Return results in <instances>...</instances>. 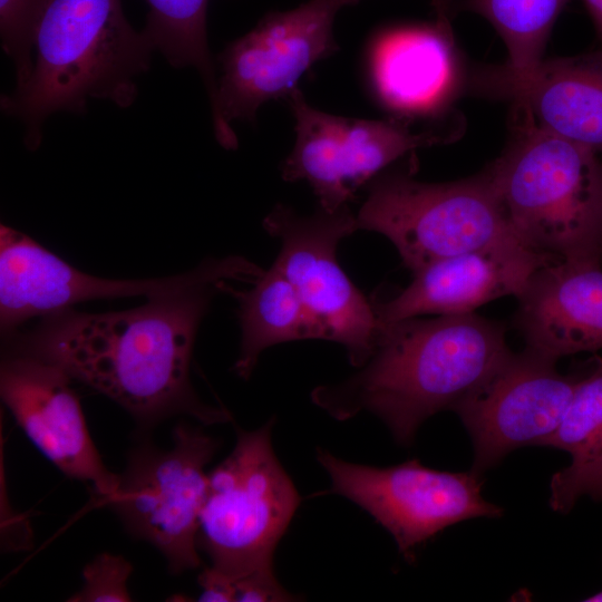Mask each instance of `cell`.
Wrapping results in <instances>:
<instances>
[{"label": "cell", "mask_w": 602, "mask_h": 602, "mask_svg": "<svg viewBox=\"0 0 602 602\" xmlns=\"http://www.w3.org/2000/svg\"><path fill=\"white\" fill-rule=\"evenodd\" d=\"M70 380L58 366L12 351L1 363L0 392L33 445L64 474L90 483L106 502L119 476L104 465Z\"/></svg>", "instance_id": "obj_14"}, {"label": "cell", "mask_w": 602, "mask_h": 602, "mask_svg": "<svg viewBox=\"0 0 602 602\" xmlns=\"http://www.w3.org/2000/svg\"><path fill=\"white\" fill-rule=\"evenodd\" d=\"M133 569L123 556L99 554L84 569V586L69 601L126 602L130 601L127 580Z\"/></svg>", "instance_id": "obj_24"}, {"label": "cell", "mask_w": 602, "mask_h": 602, "mask_svg": "<svg viewBox=\"0 0 602 602\" xmlns=\"http://www.w3.org/2000/svg\"><path fill=\"white\" fill-rule=\"evenodd\" d=\"M515 326L525 347L555 360L602 349V264L554 261L517 297Z\"/></svg>", "instance_id": "obj_17"}, {"label": "cell", "mask_w": 602, "mask_h": 602, "mask_svg": "<svg viewBox=\"0 0 602 602\" xmlns=\"http://www.w3.org/2000/svg\"><path fill=\"white\" fill-rule=\"evenodd\" d=\"M263 227L280 242L274 263L299 294L317 339L341 344L356 368L365 365L381 323L372 301L351 282L337 256L340 242L357 231L356 214L346 205L301 215L276 204Z\"/></svg>", "instance_id": "obj_8"}, {"label": "cell", "mask_w": 602, "mask_h": 602, "mask_svg": "<svg viewBox=\"0 0 602 602\" xmlns=\"http://www.w3.org/2000/svg\"><path fill=\"white\" fill-rule=\"evenodd\" d=\"M340 9L347 6L356 4L360 0H332ZM431 4L436 11V21L438 23L450 27V18L454 11L453 0H431Z\"/></svg>", "instance_id": "obj_28"}, {"label": "cell", "mask_w": 602, "mask_h": 602, "mask_svg": "<svg viewBox=\"0 0 602 602\" xmlns=\"http://www.w3.org/2000/svg\"><path fill=\"white\" fill-rule=\"evenodd\" d=\"M148 7L143 32L173 68H195L211 108L217 95L216 66L207 43L210 0H144Z\"/></svg>", "instance_id": "obj_21"}, {"label": "cell", "mask_w": 602, "mask_h": 602, "mask_svg": "<svg viewBox=\"0 0 602 602\" xmlns=\"http://www.w3.org/2000/svg\"><path fill=\"white\" fill-rule=\"evenodd\" d=\"M339 10L332 0H308L288 11L270 12L221 51L211 113L222 147L237 148L233 120L254 122L261 105L287 99L304 72L338 51L333 21Z\"/></svg>", "instance_id": "obj_7"}, {"label": "cell", "mask_w": 602, "mask_h": 602, "mask_svg": "<svg viewBox=\"0 0 602 602\" xmlns=\"http://www.w3.org/2000/svg\"><path fill=\"white\" fill-rule=\"evenodd\" d=\"M295 119V143L282 164L284 181H305L319 207L333 212L407 153L444 144L453 135L412 132L400 119H359L310 105L297 87L287 98Z\"/></svg>", "instance_id": "obj_11"}, {"label": "cell", "mask_w": 602, "mask_h": 602, "mask_svg": "<svg viewBox=\"0 0 602 602\" xmlns=\"http://www.w3.org/2000/svg\"><path fill=\"white\" fill-rule=\"evenodd\" d=\"M317 459L328 473V494L341 495L380 524L407 562L416 548L462 521L498 518L503 508L487 502L482 474L446 472L412 458L389 467L349 463L318 448Z\"/></svg>", "instance_id": "obj_10"}, {"label": "cell", "mask_w": 602, "mask_h": 602, "mask_svg": "<svg viewBox=\"0 0 602 602\" xmlns=\"http://www.w3.org/2000/svg\"><path fill=\"white\" fill-rule=\"evenodd\" d=\"M235 601L276 602L294 600L273 573H254L234 581Z\"/></svg>", "instance_id": "obj_26"}, {"label": "cell", "mask_w": 602, "mask_h": 602, "mask_svg": "<svg viewBox=\"0 0 602 602\" xmlns=\"http://www.w3.org/2000/svg\"><path fill=\"white\" fill-rule=\"evenodd\" d=\"M554 261L522 241L498 243L435 261L414 272L397 295L372 304L381 323L473 313L495 299L517 298L533 273Z\"/></svg>", "instance_id": "obj_15"}, {"label": "cell", "mask_w": 602, "mask_h": 602, "mask_svg": "<svg viewBox=\"0 0 602 602\" xmlns=\"http://www.w3.org/2000/svg\"><path fill=\"white\" fill-rule=\"evenodd\" d=\"M219 440L186 423L173 431V447H137L106 503L135 536L153 544L174 573L200 566L197 533L206 495V465Z\"/></svg>", "instance_id": "obj_9"}, {"label": "cell", "mask_w": 602, "mask_h": 602, "mask_svg": "<svg viewBox=\"0 0 602 602\" xmlns=\"http://www.w3.org/2000/svg\"><path fill=\"white\" fill-rule=\"evenodd\" d=\"M264 270L241 255L221 258L197 282L148 298L133 309L103 313L62 309L42 315L29 332L6 339L12 351L61 368L125 408L143 425L173 415L201 424L232 420L223 407L196 395L190 367L197 329L213 298L232 282H255Z\"/></svg>", "instance_id": "obj_1"}, {"label": "cell", "mask_w": 602, "mask_h": 602, "mask_svg": "<svg viewBox=\"0 0 602 602\" xmlns=\"http://www.w3.org/2000/svg\"><path fill=\"white\" fill-rule=\"evenodd\" d=\"M356 225L387 237L412 273L467 251L522 241L487 168L446 183L418 181L409 169L383 171L367 185Z\"/></svg>", "instance_id": "obj_5"}, {"label": "cell", "mask_w": 602, "mask_h": 602, "mask_svg": "<svg viewBox=\"0 0 602 602\" xmlns=\"http://www.w3.org/2000/svg\"><path fill=\"white\" fill-rule=\"evenodd\" d=\"M372 89L401 116L439 111L458 85L452 27L437 21L382 32L369 55Z\"/></svg>", "instance_id": "obj_18"}, {"label": "cell", "mask_w": 602, "mask_h": 602, "mask_svg": "<svg viewBox=\"0 0 602 602\" xmlns=\"http://www.w3.org/2000/svg\"><path fill=\"white\" fill-rule=\"evenodd\" d=\"M54 0H0L1 47L12 60L16 87L26 85L32 69V49L39 26Z\"/></svg>", "instance_id": "obj_23"}, {"label": "cell", "mask_w": 602, "mask_h": 602, "mask_svg": "<svg viewBox=\"0 0 602 602\" xmlns=\"http://www.w3.org/2000/svg\"><path fill=\"white\" fill-rule=\"evenodd\" d=\"M35 48L29 80L0 100L1 111L23 125L31 152L54 113L82 114L94 98L130 106L136 78L149 69L155 51L143 30L126 19L122 0H54Z\"/></svg>", "instance_id": "obj_3"}, {"label": "cell", "mask_w": 602, "mask_h": 602, "mask_svg": "<svg viewBox=\"0 0 602 602\" xmlns=\"http://www.w3.org/2000/svg\"><path fill=\"white\" fill-rule=\"evenodd\" d=\"M569 0H463L462 10L485 18L503 39L506 64L488 69L503 78H520L542 60L551 30Z\"/></svg>", "instance_id": "obj_20"}, {"label": "cell", "mask_w": 602, "mask_h": 602, "mask_svg": "<svg viewBox=\"0 0 602 602\" xmlns=\"http://www.w3.org/2000/svg\"><path fill=\"white\" fill-rule=\"evenodd\" d=\"M542 446L564 450L571 464H581L602 453V360L577 377L569 407L555 433Z\"/></svg>", "instance_id": "obj_22"}, {"label": "cell", "mask_w": 602, "mask_h": 602, "mask_svg": "<svg viewBox=\"0 0 602 602\" xmlns=\"http://www.w3.org/2000/svg\"><path fill=\"white\" fill-rule=\"evenodd\" d=\"M273 425L239 429L233 450L208 473L197 546L233 581L274 572L275 547L301 502L274 454Z\"/></svg>", "instance_id": "obj_6"}, {"label": "cell", "mask_w": 602, "mask_h": 602, "mask_svg": "<svg viewBox=\"0 0 602 602\" xmlns=\"http://www.w3.org/2000/svg\"><path fill=\"white\" fill-rule=\"evenodd\" d=\"M239 302L241 346L233 370L247 379L268 348L294 340L317 339L312 322L294 287L281 269H270L245 291L232 288Z\"/></svg>", "instance_id": "obj_19"}, {"label": "cell", "mask_w": 602, "mask_h": 602, "mask_svg": "<svg viewBox=\"0 0 602 602\" xmlns=\"http://www.w3.org/2000/svg\"><path fill=\"white\" fill-rule=\"evenodd\" d=\"M550 505L559 513L570 512L579 498L602 501V453L581 464H570L552 476Z\"/></svg>", "instance_id": "obj_25"}, {"label": "cell", "mask_w": 602, "mask_h": 602, "mask_svg": "<svg viewBox=\"0 0 602 602\" xmlns=\"http://www.w3.org/2000/svg\"><path fill=\"white\" fill-rule=\"evenodd\" d=\"M484 93L511 99L532 126L602 156V48L543 59L520 78L488 70L475 77Z\"/></svg>", "instance_id": "obj_16"}, {"label": "cell", "mask_w": 602, "mask_h": 602, "mask_svg": "<svg viewBox=\"0 0 602 602\" xmlns=\"http://www.w3.org/2000/svg\"><path fill=\"white\" fill-rule=\"evenodd\" d=\"M556 362L527 347L512 352L453 408L473 443L472 470L483 474L511 452L542 446L555 433L577 380L560 373Z\"/></svg>", "instance_id": "obj_12"}, {"label": "cell", "mask_w": 602, "mask_h": 602, "mask_svg": "<svg viewBox=\"0 0 602 602\" xmlns=\"http://www.w3.org/2000/svg\"><path fill=\"white\" fill-rule=\"evenodd\" d=\"M588 602H602V591L584 599Z\"/></svg>", "instance_id": "obj_30"}, {"label": "cell", "mask_w": 602, "mask_h": 602, "mask_svg": "<svg viewBox=\"0 0 602 602\" xmlns=\"http://www.w3.org/2000/svg\"><path fill=\"white\" fill-rule=\"evenodd\" d=\"M487 168L518 237L557 261L602 264V156L522 125Z\"/></svg>", "instance_id": "obj_4"}, {"label": "cell", "mask_w": 602, "mask_h": 602, "mask_svg": "<svg viewBox=\"0 0 602 602\" xmlns=\"http://www.w3.org/2000/svg\"><path fill=\"white\" fill-rule=\"evenodd\" d=\"M198 583L202 588L198 601H235L234 581L212 566L200 573Z\"/></svg>", "instance_id": "obj_27"}, {"label": "cell", "mask_w": 602, "mask_h": 602, "mask_svg": "<svg viewBox=\"0 0 602 602\" xmlns=\"http://www.w3.org/2000/svg\"><path fill=\"white\" fill-rule=\"evenodd\" d=\"M511 353L505 324L474 312L381 323L367 362L340 382L315 387L311 400L336 420L370 412L409 446L426 419L453 410Z\"/></svg>", "instance_id": "obj_2"}, {"label": "cell", "mask_w": 602, "mask_h": 602, "mask_svg": "<svg viewBox=\"0 0 602 602\" xmlns=\"http://www.w3.org/2000/svg\"><path fill=\"white\" fill-rule=\"evenodd\" d=\"M219 258L192 271L159 279L113 280L84 273L27 234L0 226V328L4 339L27 320L72 304L109 298H153L175 292L210 274Z\"/></svg>", "instance_id": "obj_13"}, {"label": "cell", "mask_w": 602, "mask_h": 602, "mask_svg": "<svg viewBox=\"0 0 602 602\" xmlns=\"http://www.w3.org/2000/svg\"><path fill=\"white\" fill-rule=\"evenodd\" d=\"M583 2L602 41V0H583Z\"/></svg>", "instance_id": "obj_29"}]
</instances>
